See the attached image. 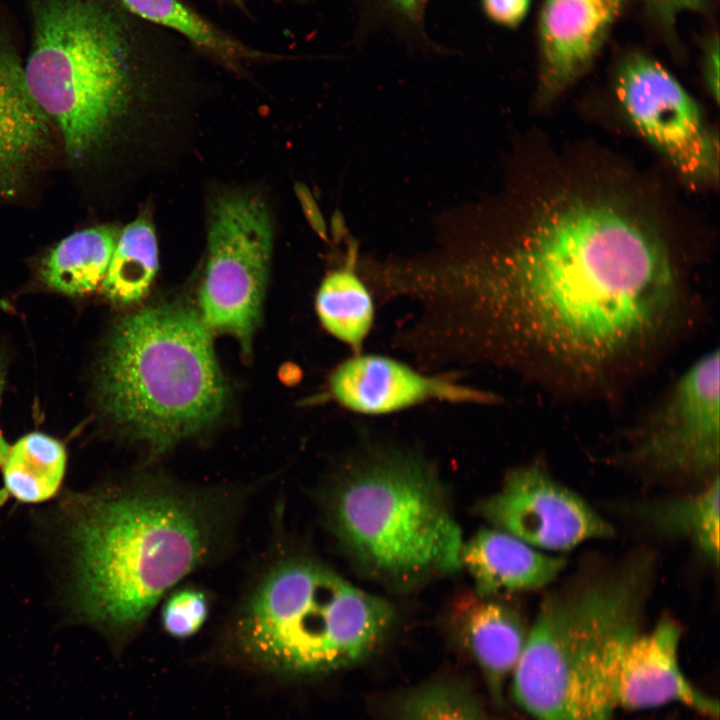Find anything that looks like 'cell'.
Returning <instances> with one entry per match:
<instances>
[{"label":"cell","mask_w":720,"mask_h":720,"mask_svg":"<svg viewBox=\"0 0 720 720\" xmlns=\"http://www.w3.org/2000/svg\"><path fill=\"white\" fill-rule=\"evenodd\" d=\"M4 378H5V362L2 358V356L0 355V395H1V391L3 389V385H4ZM8 449H9V445L6 443L5 439L3 438V436L0 432V465L4 460Z\"/></svg>","instance_id":"obj_30"},{"label":"cell","mask_w":720,"mask_h":720,"mask_svg":"<svg viewBox=\"0 0 720 720\" xmlns=\"http://www.w3.org/2000/svg\"><path fill=\"white\" fill-rule=\"evenodd\" d=\"M719 476L701 492L659 504L651 510L655 525L688 537L713 563L719 562Z\"/></svg>","instance_id":"obj_23"},{"label":"cell","mask_w":720,"mask_h":720,"mask_svg":"<svg viewBox=\"0 0 720 720\" xmlns=\"http://www.w3.org/2000/svg\"><path fill=\"white\" fill-rule=\"evenodd\" d=\"M635 575L547 597L512 672V695L533 720H613L612 685L639 631Z\"/></svg>","instance_id":"obj_7"},{"label":"cell","mask_w":720,"mask_h":720,"mask_svg":"<svg viewBox=\"0 0 720 720\" xmlns=\"http://www.w3.org/2000/svg\"><path fill=\"white\" fill-rule=\"evenodd\" d=\"M157 269L155 230L148 218L140 216L120 231L100 287L111 301L131 303L147 293Z\"/></svg>","instance_id":"obj_22"},{"label":"cell","mask_w":720,"mask_h":720,"mask_svg":"<svg viewBox=\"0 0 720 720\" xmlns=\"http://www.w3.org/2000/svg\"><path fill=\"white\" fill-rule=\"evenodd\" d=\"M389 14L412 25L421 24L427 0H377Z\"/></svg>","instance_id":"obj_29"},{"label":"cell","mask_w":720,"mask_h":720,"mask_svg":"<svg viewBox=\"0 0 720 720\" xmlns=\"http://www.w3.org/2000/svg\"><path fill=\"white\" fill-rule=\"evenodd\" d=\"M615 88L633 126L682 177L693 184L717 181V136L693 97L664 66L633 53L620 64Z\"/></svg>","instance_id":"obj_9"},{"label":"cell","mask_w":720,"mask_h":720,"mask_svg":"<svg viewBox=\"0 0 720 720\" xmlns=\"http://www.w3.org/2000/svg\"><path fill=\"white\" fill-rule=\"evenodd\" d=\"M66 458L57 439L40 432L26 434L9 446L0 465L6 493L28 504L51 499L62 484Z\"/></svg>","instance_id":"obj_20"},{"label":"cell","mask_w":720,"mask_h":720,"mask_svg":"<svg viewBox=\"0 0 720 720\" xmlns=\"http://www.w3.org/2000/svg\"><path fill=\"white\" fill-rule=\"evenodd\" d=\"M399 720H492L464 687L436 681L411 692Z\"/></svg>","instance_id":"obj_24"},{"label":"cell","mask_w":720,"mask_h":720,"mask_svg":"<svg viewBox=\"0 0 720 720\" xmlns=\"http://www.w3.org/2000/svg\"><path fill=\"white\" fill-rule=\"evenodd\" d=\"M479 510L495 528L539 550L565 551L613 534L612 526L580 496L537 465L510 472Z\"/></svg>","instance_id":"obj_11"},{"label":"cell","mask_w":720,"mask_h":720,"mask_svg":"<svg viewBox=\"0 0 720 720\" xmlns=\"http://www.w3.org/2000/svg\"><path fill=\"white\" fill-rule=\"evenodd\" d=\"M222 5L229 6L238 12L242 13L244 16L249 17L250 9L248 6V0H214Z\"/></svg>","instance_id":"obj_31"},{"label":"cell","mask_w":720,"mask_h":720,"mask_svg":"<svg viewBox=\"0 0 720 720\" xmlns=\"http://www.w3.org/2000/svg\"><path fill=\"white\" fill-rule=\"evenodd\" d=\"M656 15L672 24L679 16L703 8L705 0H647Z\"/></svg>","instance_id":"obj_27"},{"label":"cell","mask_w":720,"mask_h":720,"mask_svg":"<svg viewBox=\"0 0 720 720\" xmlns=\"http://www.w3.org/2000/svg\"><path fill=\"white\" fill-rule=\"evenodd\" d=\"M254 490L148 471L74 495L64 511L80 619L127 642L177 584L231 550Z\"/></svg>","instance_id":"obj_2"},{"label":"cell","mask_w":720,"mask_h":720,"mask_svg":"<svg viewBox=\"0 0 720 720\" xmlns=\"http://www.w3.org/2000/svg\"><path fill=\"white\" fill-rule=\"evenodd\" d=\"M28 86L54 124L70 167L97 170L121 137L135 100L161 80L176 39L119 0H25Z\"/></svg>","instance_id":"obj_3"},{"label":"cell","mask_w":720,"mask_h":720,"mask_svg":"<svg viewBox=\"0 0 720 720\" xmlns=\"http://www.w3.org/2000/svg\"><path fill=\"white\" fill-rule=\"evenodd\" d=\"M329 393L342 407L383 415L426 402L491 404L497 398L448 373L426 374L391 357L357 353L330 374Z\"/></svg>","instance_id":"obj_13"},{"label":"cell","mask_w":720,"mask_h":720,"mask_svg":"<svg viewBox=\"0 0 720 720\" xmlns=\"http://www.w3.org/2000/svg\"><path fill=\"white\" fill-rule=\"evenodd\" d=\"M96 397L104 416L152 457L208 428L227 390L201 316L165 304L122 319L104 345Z\"/></svg>","instance_id":"obj_5"},{"label":"cell","mask_w":720,"mask_h":720,"mask_svg":"<svg viewBox=\"0 0 720 720\" xmlns=\"http://www.w3.org/2000/svg\"><path fill=\"white\" fill-rule=\"evenodd\" d=\"M119 1L137 18L177 34L193 49L233 72H241L249 63L276 57L247 45L183 0Z\"/></svg>","instance_id":"obj_18"},{"label":"cell","mask_w":720,"mask_h":720,"mask_svg":"<svg viewBox=\"0 0 720 720\" xmlns=\"http://www.w3.org/2000/svg\"><path fill=\"white\" fill-rule=\"evenodd\" d=\"M207 232L200 316L210 331L235 336L247 353L269 274L270 211L256 192L226 191L211 203Z\"/></svg>","instance_id":"obj_8"},{"label":"cell","mask_w":720,"mask_h":720,"mask_svg":"<svg viewBox=\"0 0 720 720\" xmlns=\"http://www.w3.org/2000/svg\"><path fill=\"white\" fill-rule=\"evenodd\" d=\"M680 629L663 618L651 631L636 632L620 654L612 685L616 709L646 710L680 704L718 720L717 699L700 690L682 670L678 648Z\"/></svg>","instance_id":"obj_14"},{"label":"cell","mask_w":720,"mask_h":720,"mask_svg":"<svg viewBox=\"0 0 720 720\" xmlns=\"http://www.w3.org/2000/svg\"><path fill=\"white\" fill-rule=\"evenodd\" d=\"M682 302L655 227L623 200L576 189L542 200L504 251L430 275L415 300L441 366L538 363L584 382L656 344Z\"/></svg>","instance_id":"obj_1"},{"label":"cell","mask_w":720,"mask_h":720,"mask_svg":"<svg viewBox=\"0 0 720 720\" xmlns=\"http://www.w3.org/2000/svg\"><path fill=\"white\" fill-rule=\"evenodd\" d=\"M719 352L696 360L641 425L633 440L638 461L659 472L703 475L720 456Z\"/></svg>","instance_id":"obj_10"},{"label":"cell","mask_w":720,"mask_h":720,"mask_svg":"<svg viewBox=\"0 0 720 720\" xmlns=\"http://www.w3.org/2000/svg\"><path fill=\"white\" fill-rule=\"evenodd\" d=\"M703 72L706 88L717 103L719 99V40L717 35L706 45Z\"/></svg>","instance_id":"obj_28"},{"label":"cell","mask_w":720,"mask_h":720,"mask_svg":"<svg viewBox=\"0 0 720 720\" xmlns=\"http://www.w3.org/2000/svg\"><path fill=\"white\" fill-rule=\"evenodd\" d=\"M486 16L495 24L517 27L526 17L531 0H480Z\"/></svg>","instance_id":"obj_26"},{"label":"cell","mask_w":720,"mask_h":720,"mask_svg":"<svg viewBox=\"0 0 720 720\" xmlns=\"http://www.w3.org/2000/svg\"><path fill=\"white\" fill-rule=\"evenodd\" d=\"M393 620L386 600L353 586L320 561L278 545L240 594L224 639L256 668L308 676L367 656Z\"/></svg>","instance_id":"obj_4"},{"label":"cell","mask_w":720,"mask_h":720,"mask_svg":"<svg viewBox=\"0 0 720 720\" xmlns=\"http://www.w3.org/2000/svg\"><path fill=\"white\" fill-rule=\"evenodd\" d=\"M629 0H543L539 95L551 100L593 63Z\"/></svg>","instance_id":"obj_15"},{"label":"cell","mask_w":720,"mask_h":720,"mask_svg":"<svg viewBox=\"0 0 720 720\" xmlns=\"http://www.w3.org/2000/svg\"><path fill=\"white\" fill-rule=\"evenodd\" d=\"M460 559L474 580L475 593L482 597L540 588L565 566L563 558L495 527L479 530L463 544Z\"/></svg>","instance_id":"obj_17"},{"label":"cell","mask_w":720,"mask_h":720,"mask_svg":"<svg viewBox=\"0 0 720 720\" xmlns=\"http://www.w3.org/2000/svg\"><path fill=\"white\" fill-rule=\"evenodd\" d=\"M330 528L373 576L410 584L461 566V530L441 483L421 456L367 449L329 492Z\"/></svg>","instance_id":"obj_6"},{"label":"cell","mask_w":720,"mask_h":720,"mask_svg":"<svg viewBox=\"0 0 720 720\" xmlns=\"http://www.w3.org/2000/svg\"><path fill=\"white\" fill-rule=\"evenodd\" d=\"M119 234L117 226L102 224L66 236L41 260L42 281L66 295L92 292L105 278Z\"/></svg>","instance_id":"obj_19"},{"label":"cell","mask_w":720,"mask_h":720,"mask_svg":"<svg viewBox=\"0 0 720 720\" xmlns=\"http://www.w3.org/2000/svg\"><path fill=\"white\" fill-rule=\"evenodd\" d=\"M316 311L323 327L359 353L375 317L373 293L354 270V262L323 279L316 294Z\"/></svg>","instance_id":"obj_21"},{"label":"cell","mask_w":720,"mask_h":720,"mask_svg":"<svg viewBox=\"0 0 720 720\" xmlns=\"http://www.w3.org/2000/svg\"><path fill=\"white\" fill-rule=\"evenodd\" d=\"M449 623L479 665L492 698L502 704L505 682L512 675L528 635L521 616L512 607L474 592L453 601Z\"/></svg>","instance_id":"obj_16"},{"label":"cell","mask_w":720,"mask_h":720,"mask_svg":"<svg viewBox=\"0 0 720 720\" xmlns=\"http://www.w3.org/2000/svg\"><path fill=\"white\" fill-rule=\"evenodd\" d=\"M164 599L160 612L161 625L173 638L193 636L209 617L211 600L208 593L198 587L173 589Z\"/></svg>","instance_id":"obj_25"},{"label":"cell","mask_w":720,"mask_h":720,"mask_svg":"<svg viewBox=\"0 0 720 720\" xmlns=\"http://www.w3.org/2000/svg\"><path fill=\"white\" fill-rule=\"evenodd\" d=\"M60 144L28 86L14 34L0 19V203L22 200Z\"/></svg>","instance_id":"obj_12"}]
</instances>
